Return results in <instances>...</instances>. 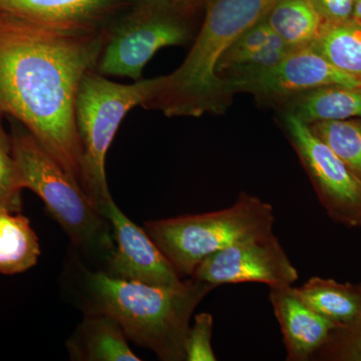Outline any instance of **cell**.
Segmentation results:
<instances>
[{
  "label": "cell",
  "mask_w": 361,
  "mask_h": 361,
  "mask_svg": "<svg viewBox=\"0 0 361 361\" xmlns=\"http://www.w3.org/2000/svg\"><path fill=\"white\" fill-rule=\"evenodd\" d=\"M108 33L0 11V115L18 120L78 183L75 101L85 73L96 71Z\"/></svg>",
  "instance_id": "1"
},
{
  "label": "cell",
  "mask_w": 361,
  "mask_h": 361,
  "mask_svg": "<svg viewBox=\"0 0 361 361\" xmlns=\"http://www.w3.org/2000/svg\"><path fill=\"white\" fill-rule=\"evenodd\" d=\"M71 266L73 292L85 314H106L122 327L128 339L153 351L163 361L185 360L184 344L197 306L213 285L185 278L176 286H159Z\"/></svg>",
  "instance_id": "2"
},
{
  "label": "cell",
  "mask_w": 361,
  "mask_h": 361,
  "mask_svg": "<svg viewBox=\"0 0 361 361\" xmlns=\"http://www.w3.org/2000/svg\"><path fill=\"white\" fill-rule=\"evenodd\" d=\"M277 0H209L205 18L191 51L170 75L158 78L145 109L168 116H201L222 113L232 92L217 66L226 51L259 21Z\"/></svg>",
  "instance_id": "3"
},
{
  "label": "cell",
  "mask_w": 361,
  "mask_h": 361,
  "mask_svg": "<svg viewBox=\"0 0 361 361\" xmlns=\"http://www.w3.org/2000/svg\"><path fill=\"white\" fill-rule=\"evenodd\" d=\"M13 151L20 186L44 201L52 217L85 258L104 270L115 251L109 221L75 178L30 132L13 130Z\"/></svg>",
  "instance_id": "4"
},
{
  "label": "cell",
  "mask_w": 361,
  "mask_h": 361,
  "mask_svg": "<svg viewBox=\"0 0 361 361\" xmlns=\"http://www.w3.org/2000/svg\"><path fill=\"white\" fill-rule=\"evenodd\" d=\"M274 222L269 203L242 193L223 210L148 221L144 229L185 279L209 256L238 240L271 231Z\"/></svg>",
  "instance_id": "5"
},
{
  "label": "cell",
  "mask_w": 361,
  "mask_h": 361,
  "mask_svg": "<svg viewBox=\"0 0 361 361\" xmlns=\"http://www.w3.org/2000/svg\"><path fill=\"white\" fill-rule=\"evenodd\" d=\"M157 85L158 78L132 85L116 84L94 70L85 73L80 82L75 101L82 152L80 183L99 212L111 198L106 176V153L123 118L135 106L144 108Z\"/></svg>",
  "instance_id": "6"
},
{
  "label": "cell",
  "mask_w": 361,
  "mask_h": 361,
  "mask_svg": "<svg viewBox=\"0 0 361 361\" xmlns=\"http://www.w3.org/2000/svg\"><path fill=\"white\" fill-rule=\"evenodd\" d=\"M167 4L141 0L115 21L96 71L103 75L142 80V73L163 47L186 44L189 26Z\"/></svg>",
  "instance_id": "7"
},
{
  "label": "cell",
  "mask_w": 361,
  "mask_h": 361,
  "mask_svg": "<svg viewBox=\"0 0 361 361\" xmlns=\"http://www.w3.org/2000/svg\"><path fill=\"white\" fill-rule=\"evenodd\" d=\"M285 126L329 217L348 227H361L360 178L298 116L287 114Z\"/></svg>",
  "instance_id": "8"
},
{
  "label": "cell",
  "mask_w": 361,
  "mask_h": 361,
  "mask_svg": "<svg viewBox=\"0 0 361 361\" xmlns=\"http://www.w3.org/2000/svg\"><path fill=\"white\" fill-rule=\"evenodd\" d=\"M273 230L238 240L207 257L195 271L194 279L218 287L257 282L269 287L291 286L298 280Z\"/></svg>",
  "instance_id": "9"
},
{
  "label": "cell",
  "mask_w": 361,
  "mask_h": 361,
  "mask_svg": "<svg viewBox=\"0 0 361 361\" xmlns=\"http://www.w3.org/2000/svg\"><path fill=\"white\" fill-rule=\"evenodd\" d=\"M101 213L110 223L115 241V251L104 272L121 279L159 286L182 283L184 279L148 233L130 220L113 198L102 206Z\"/></svg>",
  "instance_id": "10"
},
{
  "label": "cell",
  "mask_w": 361,
  "mask_h": 361,
  "mask_svg": "<svg viewBox=\"0 0 361 361\" xmlns=\"http://www.w3.org/2000/svg\"><path fill=\"white\" fill-rule=\"evenodd\" d=\"M361 87L355 78L338 70L311 47L290 49L276 66L255 77L229 84L232 94L248 92L282 99L298 96L324 85Z\"/></svg>",
  "instance_id": "11"
},
{
  "label": "cell",
  "mask_w": 361,
  "mask_h": 361,
  "mask_svg": "<svg viewBox=\"0 0 361 361\" xmlns=\"http://www.w3.org/2000/svg\"><path fill=\"white\" fill-rule=\"evenodd\" d=\"M132 0H0V11L45 25L109 32Z\"/></svg>",
  "instance_id": "12"
},
{
  "label": "cell",
  "mask_w": 361,
  "mask_h": 361,
  "mask_svg": "<svg viewBox=\"0 0 361 361\" xmlns=\"http://www.w3.org/2000/svg\"><path fill=\"white\" fill-rule=\"evenodd\" d=\"M269 300L283 336L286 360H313L336 325L304 302L293 285L270 287Z\"/></svg>",
  "instance_id": "13"
},
{
  "label": "cell",
  "mask_w": 361,
  "mask_h": 361,
  "mask_svg": "<svg viewBox=\"0 0 361 361\" xmlns=\"http://www.w3.org/2000/svg\"><path fill=\"white\" fill-rule=\"evenodd\" d=\"M71 360L141 361L128 344V337L114 318L85 314L66 342Z\"/></svg>",
  "instance_id": "14"
},
{
  "label": "cell",
  "mask_w": 361,
  "mask_h": 361,
  "mask_svg": "<svg viewBox=\"0 0 361 361\" xmlns=\"http://www.w3.org/2000/svg\"><path fill=\"white\" fill-rule=\"evenodd\" d=\"M297 294L313 310L338 329L361 325V283H341L329 278L312 277L295 287Z\"/></svg>",
  "instance_id": "15"
},
{
  "label": "cell",
  "mask_w": 361,
  "mask_h": 361,
  "mask_svg": "<svg viewBox=\"0 0 361 361\" xmlns=\"http://www.w3.org/2000/svg\"><path fill=\"white\" fill-rule=\"evenodd\" d=\"M291 114L303 122L361 118V87L324 85L295 96Z\"/></svg>",
  "instance_id": "16"
},
{
  "label": "cell",
  "mask_w": 361,
  "mask_h": 361,
  "mask_svg": "<svg viewBox=\"0 0 361 361\" xmlns=\"http://www.w3.org/2000/svg\"><path fill=\"white\" fill-rule=\"evenodd\" d=\"M40 255L39 237L20 212L0 209V274L25 272Z\"/></svg>",
  "instance_id": "17"
},
{
  "label": "cell",
  "mask_w": 361,
  "mask_h": 361,
  "mask_svg": "<svg viewBox=\"0 0 361 361\" xmlns=\"http://www.w3.org/2000/svg\"><path fill=\"white\" fill-rule=\"evenodd\" d=\"M265 20L291 49L310 47L324 23L310 0H277Z\"/></svg>",
  "instance_id": "18"
},
{
  "label": "cell",
  "mask_w": 361,
  "mask_h": 361,
  "mask_svg": "<svg viewBox=\"0 0 361 361\" xmlns=\"http://www.w3.org/2000/svg\"><path fill=\"white\" fill-rule=\"evenodd\" d=\"M338 70L361 84V21H324L314 42L310 45Z\"/></svg>",
  "instance_id": "19"
},
{
  "label": "cell",
  "mask_w": 361,
  "mask_h": 361,
  "mask_svg": "<svg viewBox=\"0 0 361 361\" xmlns=\"http://www.w3.org/2000/svg\"><path fill=\"white\" fill-rule=\"evenodd\" d=\"M310 127L361 179V118L313 123Z\"/></svg>",
  "instance_id": "20"
},
{
  "label": "cell",
  "mask_w": 361,
  "mask_h": 361,
  "mask_svg": "<svg viewBox=\"0 0 361 361\" xmlns=\"http://www.w3.org/2000/svg\"><path fill=\"white\" fill-rule=\"evenodd\" d=\"M271 47H287L282 39L273 32L272 28L266 23L265 18L255 25L249 28L239 37L232 47L225 52L217 66V73L219 75L238 59L264 51Z\"/></svg>",
  "instance_id": "21"
},
{
  "label": "cell",
  "mask_w": 361,
  "mask_h": 361,
  "mask_svg": "<svg viewBox=\"0 0 361 361\" xmlns=\"http://www.w3.org/2000/svg\"><path fill=\"white\" fill-rule=\"evenodd\" d=\"M0 115V209L20 212V174L14 159L11 139L7 137L1 125Z\"/></svg>",
  "instance_id": "22"
},
{
  "label": "cell",
  "mask_w": 361,
  "mask_h": 361,
  "mask_svg": "<svg viewBox=\"0 0 361 361\" xmlns=\"http://www.w3.org/2000/svg\"><path fill=\"white\" fill-rule=\"evenodd\" d=\"M213 323L211 313L203 312L195 316L185 339V360H217L212 348Z\"/></svg>",
  "instance_id": "23"
},
{
  "label": "cell",
  "mask_w": 361,
  "mask_h": 361,
  "mask_svg": "<svg viewBox=\"0 0 361 361\" xmlns=\"http://www.w3.org/2000/svg\"><path fill=\"white\" fill-rule=\"evenodd\" d=\"M313 360L361 361V325L351 329H334Z\"/></svg>",
  "instance_id": "24"
},
{
  "label": "cell",
  "mask_w": 361,
  "mask_h": 361,
  "mask_svg": "<svg viewBox=\"0 0 361 361\" xmlns=\"http://www.w3.org/2000/svg\"><path fill=\"white\" fill-rule=\"evenodd\" d=\"M324 21L336 23L353 18L355 0H310Z\"/></svg>",
  "instance_id": "25"
},
{
  "label": "cell",
  "mask_w": 361,
  "mask_h": 361,
  "mask_svg": "<svg viewBox=\"0 0 361 361\" xmlns=\"http://www.w3.org/2000/svg\"><path fill=\"white\" fill-rule=\"evenodd\" d=\"M167 2L176 11L185 16L196 4L197 0H167Z\"/></svg>",
  "instance_id": "26"
},
{
  "label": "cell",
  "mask_w": 361,
  "mask_h": 361,
  "mask_svg": "<svg viewBox=\"0 0 361 361\" xmlns=\"http://www.w3.org/2000/svg\"><path fill=\"white\" fill-rule=\"evenodd\" d=\"M353 20L361 21V0H355V7H353Z\"/></svg>",
  "instance_id": "27"
},
{
  "label": "cell",
  "mask_w": 361,
  "mask_h": 361,
  "mask_svg": "<svg viewBox=\"0 0 361 361\" xmlns=\"http://www.w3.org/2000/svg\"><path fill=\"white\" fill-rule=\"evenodd\" d=\"M153 1H156V2H160V4H168L167 2V0H153ZM169 6H170V4H169ZM173 8V7H172Z\"/></svg>",
  "instance_id": "28"
}]
</instances>
